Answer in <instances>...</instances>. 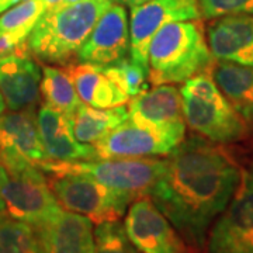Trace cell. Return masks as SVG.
<instances>
[{
  "label": "cell",
  "instance_id": "obj_1",
  "mask_svg": "<svg viewBox=\"0 0 253 253\" xmlns=\"http://www.w3.org/2000/svg\"><path fill=\"white\" fill-rule=\"evenodd\" d=\"M242 170L215 142L193 135L168 155V165L149 193L186 244L203 249L208 232L241 181Z\"/></svg>",
  "mask_w": 253,
  "mask_h": 253
},
{
  "label": "cell",
  "instance_id": "obj_2",
  "mask_svg": "<svg viewBox=\"0 0 253 253\" xmlns=\"http://www.w3.org/2000/svg\"><path fill=\"white\" fill-rule=\"evenodd\" d=\"M113 0H83L44 11L27 38L33 56L48 65L69 66Z\"/></svg>",
  "mask_w": 253,
  "mask_h": 253
},
{
  "label": "cell",
  "instance_id": "obj_3",
  "mask_svg": "<svg viewBox=\"0 0 253 253\" xmlns=\"http://www.w3.org/2000/svg\"><path fill=\"white\" fill-rule=\"evenodd\" d=\"M212 55L200 20L173 21L162 27L148 48V82L152 86L181 83L206 73Z\"/></svg>",
  "mask_w": 253,
  "mask_h": 253
},
{
  "label": "cell",
  "instance_id": "obj_4",
  "mask_svg": "<svg viewBox=\"0 0 253 253\" xmlns=\"http://www.w3.org/2000/svg\"><path fill=\"white\" fill-rule=\"evenodd\" d=\"M183 117L187 126L200 136L215 144H232L244 139L246 123L212 76L200 73L190 78L180 87Z\"/></svg>",
  "mask_w": 253,
  "mask_h": 253
},
{
  "label": "cell",
  "instance_id": "obj_5",
  "mask_svg": "<svg viewBox=\"0 0 253 253\" xmlns=\"http://www.w3.org/2000/svg\"><path fill=\"white\" fill-rule=\"evenodd\" d=\"M40 169L49 176V186L61 207L84 215L93 224L117 221L132 200L110 189L89 174L66 168L62 162H44Z\"/></svg>",
  "mask_w": 253,
  "mask_h": 253
},
{
  "label": "cell",
  "instance_id": "obj_6",
  "mask_svg": "<svg viewBox=\"0 0 253 253\" xmlns=\"http://www.w3.org/2000/svg\"><path fill=\"white\" fill-rule=\"evenodd\" d=\"M7 173L9 179L0 190L6 215L38 228L62 211L45 173L38 166L27 165Z\"/></svg>",
  "mask_w": 253,
  "mask_h": 253
},
{
  "label": "cell",
  "instance_id": "obj_7",
  "mask_svg": "<svg viewBox=\"0 0 253 253\" xmlns=\"http://www.w3.org/2000/svg\"><path fill=\"white\" fill-rule=\"evenodd\" d=\"M62 163L72 170L89 174L134 201L149 196L166 169L168 158H116Z\"/></svg>",
  "mask_w": 253,
  "mask_h": 253
},
{
  "label": "cell",
  "instance_id": "obj_8",
  "mask_svg": "<svg viewBox=\"0 0 253 253\" xmlns=\"http://www.w3.org/2000/svg\"><path fill=\"white\" fill-rule=\"evenodd\" d=\"M207 239V253H253V170L242 172L234 197Z\"/></svg>",
  "mask_w": 253,
  "mask_h": 253
},
{
  "label": "cell",
  "instance_id": "obj_9",
  "mask_svg": "<svg viewBox=\"0 0 253 253\" xmlns=\"http://www.w3.org/2000/svg\"><path fill=\"white\" fill-rule=\"evenodd\" d=\"M199 0H149L131 7L129 55L148 71V48L154 36L173 21L200 20Z\"/></svg>",
  "mask_w": 253,
  "mask_h": 253
},
{
  "label": "cell",
  "instance_id": "obj_10",
  "mask_svg": "<svg viewBox=\"0 0 253 253\" xmlns=\"http://www.w3.org/2000/svg\"><path fill=\"white\" fill-rule=\"evenodd\" d=\"M128 118L180 145L186 138L180 89L173 84H159L129 99Z\"/></svg>",
  "mask_w": 253,
  "mask_h": 253
},
{
  "label": "cell",
  "instance_id": "obj_11",
  "mask_svg": "<svg viewBox=\"0 0 253 253\" xmlns=\"http://www.w3.org/2000/svg\"><path fill=\"white\" fill-rule=\"evenodd\" d=\"M124 228L138 252L186 253V242L149 196L131 203Z\"/></svg>",
  "mask_w": 253,
  "mask_h": 253
},
{
  "label": "cell",
  "instance_id": "obj_12",
  "mask_svg": "<svg viewBox=\"0 0 253 253\" xmlns=\"http://www.w3.org/2000/svg\"><path fill=\"white\" fill-rule=\"evenodd\" d=\"M0 162L6 170L46 162L37 124V109L11 111L0 116Z\"/></svg>",
  "mask_w": 253,
  "mask_h": 253
},
{
  "label": "cell",
  "instance_id": "obj_13",
  "mask_svg": "<svg viewBox=\"0 0 253 253\" xmlns=\"http://www.w3.org/2000/svg\"><path fill=\"white\" fill-rule=\"evenodd\" d=\"M129 24L124 4L113 1L82 45L78 62L109 66L128 58Z\"/></svg>",
  "mask_w": 253,
  "mask_h": 253
},
{
  "label": "cell",
  "instance_id": "obj_14",
  "mask_svg": "<svg viewBox=\"0 0 253 253\" xmlns=\"http://www.w3.org/2000/svg\"><path fill=\"white\" fill-rule=\"evenodd\" d=\"M42 71L28 44L0 59V94L11 111L37 109Z\"/></svg>",
  "mask_w": 253,
  "mask_h": 253
},
{
  "label": "cell",
  "instance_id": "obj_15",
  "mask_svg": "<svg viewBox=\"0 0 253 253\" xmlns=\"http://www.w3.org/2000/svg\"><path fill=\"white\" fill-rule=\"evenodd\" d=\"M93 146L99 159H116L168 156L177 144L126 118Z\"/></svg>",
  "mask_w": 253,
  "mask_h": 253
},
{
  "label": "cell",
  "instance_id": "obj_16",
  "mask_svg": "<svg viewBox=\"0 0 253 253\" xmlns=\"http://www.w3.org/2000/svg\"><path fill=\"white\" fill-rule=\"evenodd\" d=\"M37 124L46 162H86L99 159L93 145L82 144L76 139L72 118L45 103L37 110Z\"/></svg>",
  "mask_w": 253,
  "mask_h": 253
},
{
  "label": "cell",
  "instance_id": "obj_17",
  "mask_svg": "<svg viewBox=\"0 0 253 253\" xmlns=\"http://www.w3.org/2000/svg\"><path fill=\"white\" fill-rule=\"evenodd\" d=\"M207 42L217 61L253 66V14L211 20Z\"/></svg>",
  "mask_w": 253,
  "mask_h": 253
},
{
  "label": "cell",
  "instance_id": "obj_18",
  "mask_svg": "<svg viewBox=\"0 0 253 253\" xmlns=\"http://www.w3.org/2000/svg\"><path fill=\"white\" fill-rule=\"evenodd\" d=\"M41 253H93L94 228L87 217L62 210L36 228Z\"/></svg>",
  "mask_w": 253,
  "mask_h": 253
},
{
  "label": "cell",
  "instance_id": "obj_19",
  "mask_svg": "<svg viewBox=\"0 0 253 253\" xmlns=\"http://www.w3.org/2000/svg\"><path fill=\"white\" fill-rule=\"evenodd\" d=\"M81 100L94 109H113L124 106L129 97L103 72L101 66L79 62L68 66Z\"/></svg>",
  "mask_w": 253,
  "mask_h": 253
},
{
  "label": "cell",
  "instance_id": "obj_20",
  "mask_svg": "<svg viewBox=\"0 0 253 253\" xmlns=\"http://www.w3.org/2000/svg\"><path fill=\"white\" fill-rule=\"evenodd\" d=\"M212 79L245 123L253 124V66L218 61Z\"/></svg>",
  "mask_w": 253,
  "mask_h": 253
},
{
  "label": "cell",
  "instance_id": "obj_21",
  "mask_svg": "<svg viewBox=\"0 0 253 253\" xmlns=\"http://www.w3.org/2000/svg\"><path fill=\"white\" fill-rule=\"evenodd\" d=\"M126 118L128 107L126 104L113 109H94L81 104L72 117L73 134L82 144L94 145Z\"/></svg>",
  "mask_w": 253,
  "mask_h": 253
},
{
  "label": "cell",
  "instance_id": "obj_22",
  "mask_svg": "<svg viewBox=\"0 0 253 253\" xmlns=\"http://www.w3.org/2000/svg\"><path fill=\"white\" fill-rule=\"evenodd\" d=\"M40 90L46 106L62 113L66 117L72 118L76 110L81 107L82 100L68 68L45 65L42 68Z\"/></svg>",
  "mask_w": 253,
  "mask_h": 253
},
{
  "label": "cell",
  "instance_id": "obj_23",
  "mask_svg": "<svg viewBox=\"0 0 253 253\" xmlns=\"http://www.w3.org/2000/svg\"><path fill=\"white\" fill-rule=\"evenodd\" d=\"M44 11L42 0L20 1L0 16V34H10L26 41Z\"/></svg>",
  "mask_w": 253,
  "mask_h": 253
},
{
  "label": "cell",
  "instance_id": "obj_24",
  "mask_svg": "<svg viewBox=\"0 0 253 253\" xmlns=\"http://www.w3.org/2000/svg\"><path fill=\"white\" fill-rule=\"evenodd\" d=\"M0 253H41L36 228L0 215Z\"/></svg>",
  "mask_w": 253,
  "mask_h": 253
},
{
  "label": "cell",
  "instance_id": "obj_25",
  "mask_svg": "<svg viewBox=\"0 0 253 253\" xmlns=\"http://www.w3.org/2000/svg\"><path fill=\"white\" fill-rule=\"evenodd\" d=\"M101 69L129 99L148 90L151 84L148 82V71L128 58L109 66H101Z\"/></svg>",
  "mask_w": 253,
  "mask_h": 253
},
{
  "label": "cell",
  "instance_id": "obj_26",
  "mask_svg": "<svg viewBox=\"0 0 253 253\" xmlns=\"http://www.w3.org/2000/svg\"><path fill=\"white\" fill-rule=\"evenodd\" d=\"M93 253H138V249L129 241L124 224L117 219L96 224Z\"/></svg>",
  "mask_w": 253,
  "mask_h": 253
},
{
  "label": "cell",
  "instance_id": "obj_27",
  "mask_svg": "<svg viewBox=\"0 0 253 253\" xmlns=\"http://www.w3.org/2000/svg\"><path fill=\"white\" fill-rule=\"evenodd\" d=\"M199 10L204 20L253 14V0H199Z\"/></svg>",
  "mask_w": 253,
  "mask_h": 253
},
{
  "label": "cell",
  "instance_id": "obj_28",
  "mask_svg": "<svg viewBox=\"0 0 253 253\" xmlns=\"http://www.w3.org/2000/svg\"><path fill=\"white\" fill-rule=\"evenodd\" d=\"M79 1H83V0H42V3L45 6V11L46 10L65 7V6H71V4L79 3Z\"/></svg>",
  "mask_w": 253,
  "mask_h": 253
},
{
  "label": "cell",
  "instance_id": "obj_29",
  "mask_svg": "<svg viewBox=\"0 0 253 253\" xmlns=\"http://www.w3.org/2000/svg\"><path fill=\"white\" fill-rule=\"evenodd\" d=\"M20 1H23V0H0V14L7 9H10L11 6L20 3Z\"/></svg>",
  "mask_w": 253,
  "mask_h": 253
},
{
  "label": "cell",
  "instance_id": "obj_30",
  "mask_svg": "<svg viewBox=\"0 0 253 253\" xmlns=\"http://www.w3.org/2000/svg\"><path fill=\"white\" fill-rule=\"evenodd\" d=\"M7 179H9V173L6 170V168L3 166V163L0 162V190L4 186V183L7 181Z\"/></svg>",
  "mask_w": 253,
  "mask_h": 253
},
{
  "label": "cell",
  "instance_id": "obj_31",
  "mask_svg": "<svg viewBox=\"0 0 253 253\" xmlns=\"http://www.w3.org/2000/svg\"><path fill=\"white\" fill-rule=\"evenodd\" d=\"M116 3H120V4H124V6H136V4H141V3H145V1H149V0H113Z\"/></svg>",
  "mask_w": 253,
  "mask_h": 253
},
{
  "label": "cell",
  "instance_id": "obj_32",
  "mask_svg": "<svg viewBox=\"0 0 253 253\" xmlns=\"http://www.w3.org/2000/svg\"><path fill=\"white\" fill-rule=\"evenodd\" d=\"M4 110H6V103H4V100H3L1 94H0V116L4 113Z\"/></svg>",
  "mask_w": 253,
  "mask_h": 253
},
{
  "label": "cell",
  "instance_id": "obj_33",
  "mask_svg": "<svg viewBox=\"0 0 253 253\" xmlns=\"http://www.w3.org/2000/svg\"><path fill=\"white\" fill-rule=\"evenodd\" d=\"M0 215H6V208H4V203L0 197Z\"/></svg>",
  "mask_w": 253,
  "mask_h": 253
}]
</instances>
